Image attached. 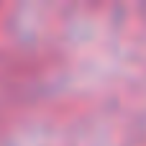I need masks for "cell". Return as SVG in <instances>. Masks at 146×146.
<instances>
[]
</instances>
